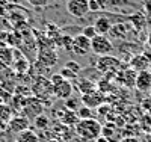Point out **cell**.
<instances>
[{
	"label": "cell",
	"instance_id": "1",
	"mask_svg": "<svg viewBox=\"0 0 151 142\" xmlns=\"http://www.w3.org/2000/svg\"><path fill=\"white\" fill-rule=\"evenodd\" d=\"M103 127L97 120L89 118V120H80L76 124V133L79 138L88 142H95L100 136H101Z\"/></svg>",
	"mask_w": 151,
	"mask_h": 142
},
{
	"label": "cell",
	"instance_id": "2",
	"mask_svg": "<svg viewBox=\"0 0 151 142\" xmlns=\"http://www.w3.org/2000/svg\"><path fill=\"white\" fill-rule=\"evenodd\" d=\"M32 94L40 101H48L53 95L52 80L45 79V77H36L32 83Z\"/></svg>",
	"mask_w": 151,
	"mask_h": 142
},
{
	"label": "cell",
	"instance_id": "3",
	"mask_svg": "<svg viewBox=\"0 0 151 142\" xmlns=\"http://www.w3.org/2000/svg\"><path fill=\"white\" fill-rule=\"evenodd\" d=\"M52 85H53V95L60 98V100H68L73 94V83L67 80L65 77H62L60 74L52 76Z\"/></svg>",
	"mask_w": 151,
	"mask_h": 142
},
{
	"label": "cell",
	"instance_id": "4",
	"mask_svg": "<svg viewBox=\"0 0 151 142\" xmlns=\"http://www.w3.org/2000/svg\"><path fill=\"white\" fill-rule=\"evenodd\" d=\"M91 51L98 56H107L113 51V44L106 35H97L91 40Z\"/></svg>",
	"mask_w": 151,
	"mask_h": 142
},
{
	"label": "cell",
	"instance_id": "5",
	"mask_svg": "<svg viewBox=\"0 0 151 142\" xmlns=\"http://www.w3.org/2000/svg\"><path fill=\"white\" fill-rule=\"evenodd\" d=\"M42 110H44V106L38 98L29 97V98H26V101L23 105V115L29 120L38 118L40 115H42Z\"/></svg>",
	"mask_w": 151,
	"mask_h": 142
},
{
	"label": "cell",
	"instance_id": "6",
	"mask_svg": "<svg viewBox=\"0 0 151 142\" xmlns=\"http://www.w3.org/2000/svg\"><path fill=\"white\" fill-rule=\"evenodd\" d=\"M67 11L76 18H82L89 12V0H67Z\"/></svg>",
	"mask_w": 151,
	"mask_h": 142
},
{
	"label": "cell",
	"instance_id": "7",
	"mask_svg": "<svg viewBox=\"0 0 151 142\" xmlns=\"http://www.w3.org/2000/svg\"><path fill=\"white\" fill-rule=\"evenodd\" d=\"M71 51L77 56H85L91 51V40H88L85 35H77L73 38V45H71Z\"/></svg>",
	"mask_w": 151,
	"mask_h": 142
},
{
	"label": "cell",
	"instance_id": "8",
	"mask_svg": "<svg viewBox=\"0 0 151 142\" xmlns=\"http://www.w3.org/2000/svg\"><path fill=\"white\" fill-rule=\"evenodd\" d=\"M29 118H26L24 115H14V118H12L9 123H8V128L12 132V133H21L24 130H27L29 128Z\"/></svg>",
	"mask_w": 151,
	"mask_h": 142
},
{
	"label": "cell",
	"instance_id": "9",
	"mask_svg": "<svg viewBox=\"0 0 151 142\" xmlns=\"http://www.w3.org/2000/svg\"><path fill=\"white\" fill-rule=\"evenodd\" d=\"M82 101L85 103V106L89 107V109L98 107V106H101L103 103H104V95L100 92V91H97V89H94V91L82 95Z\"/></svg>",
	"mask_w": 151,
	"mask_h": 142
},
{
	"label": "cell",
	"instance_id": "10",
	"mask_svg": "<svg viewBox=\"0 0 151 142\" xmlns=\"http://www.w3.org/2000/svg\"><path fill=\"white\" fill-rule=\"evenodd\" d=\"M141 92H148L151 89V73L150 71H141L136 76V85Z\"/></svg>",
	"mask_w": 151,
	"mask_h": 142
},
{
	"label": "cell",
	"instance_id": "11",
	"mask_svg": "<svg viewBox=\"0 0 151 142\" xmlns=\"http://www.w3.org/2000/svg\"><path fill=\"white\" fill-rule=\"evenodd\" d=\"M118 65H119V61L107 55V56H100L98 63H97V68H98L100 71H106V73H109L110 70H116Z\"/></svg>",
	"mask_w": 151,
	"mask_h": 142
},
{
	"label": "cell",
	"instance_id": "12",
	"mask_svg": "<svg viewBox=\"0 0 151 142\" xmlns=\"http://www.w3.org/2000/svg\"><path fill=\"white\" fill-rule=\"evenodd\" d=\"M14 50L11 48V45H8L6 43H2L0 41V62L5 63V65H12L14 62Z\"/></svg>",
	"mask_w": 151,
	"mask_h": 142
},
{
	"label": "cell",
	"instance_id": "13",
	"mask_svg": "<svg viewBox=\"0 0 151 142\" xmlns=\"http://www.w3.org/2000/svg\"><path fill=\"white\" fill-rule=\"evenodd\" d=\"M130 65L134 71H148V67H150V61L147 59L145 55H136L132 62H130Z\"/></svg>",
	"mask_w": 151,
	"mask_h": 142
},
{
	"label": "cell",
	"instance_id": "14",
	"mask_svg": "<svg viewBox=\"0 0 151 142\" xmlns=\"http://www.w3.org/2000/svg\"><path fill=\"white\" fill-rule=\"evenodd\" d=\"M14 118V109L8 103H0V124L3 127Z\"/></svg>",
	"mask_w": 151,
	"mask_h": 142
},
{
	"label": "cell",
	"instance_id": "15",
	"mask_svg": "<svg viewBox=\"0 0 151 142\" xmlns=\"http://www.w3.org/2000/svg\"><path fill=\"white\" fill-rule=\"evenodd\" d=\"M112 26H113V24H112L110 20L106 18V17H100V18H97L95 23H94V27H95V30H97L98 35H107V33L110 32V29H112Z\"/></svg>",
	"mask_w": 151,
	"mask_h": 142
},
{
	"label": "cell",
	"instance_id": "16",
	"mask_svg": "<svg viewBox=\"0 0 151 142\" xmlns=\"http://www.w3.org/2000/svg\"><path fill=\"white\" fill-rule=\"evenodd\" d=\"M40 61L44 63L45 67H48V68H52L55 63L58 62V58H56V55H55V51L53 50H41L40 51Z\"/></svg>",
	"mask_w": 151,
	"mask_h": 142
},
{
	"label": "cell",
	"instance_id": "17",
	"mask_svg": "<svg viewBox=\"0 0 151 142\" xmlns=\"http://www.w3.org/2000/svg\"><path fill=\"white\" fill-rule=\"evenodd\" d=\"M136 76L137 73L133 70V68H129V70H125L124 73L119 74V80L125 85V86H134L136 85Z\"/></svg>",
	"mask_w": 151,
	"mask_h": 142
},
{
	"label": "cell",
	"instance_id": "18",
	"mask_svg": "<svg viewBox=\"0 0 151 142\" xmlns=\"http://www.w3.org/2000/svg\"><path fill=\"white\" fill-rule=\"evenodd\" d=\"M15 142H40V139H38L36 133H33V130H29L27 128V130L18 133Z\"/></svg>",
	"mask_w": 151,
	"mask_h": 142
},
{
	"label": "cell",
	"instance_id": "19",
	"mask_svg": "<svg viewBox=\"0 0 151 142\" xmlns=\"http://www.w3.org/2000/svg\"><path fill=\"white\" fill-rule=\"evenodd\" d=\"M77 88H79V92H80L82 95H85V94H88V92L94 91V83H92L91 80H88V79H80Z\"/></svg>",
	"mask_w": 151,
	"mask_h": 142
},
{
	"label": "cell",
	"instance_id": "20",
	"mask_svg": "<svg viewBox=\"0 0 151 142\" xmlns=\"http://www.w3.org/2000/svg\"><path fill=\"white\" fill-rule=\"evenodd\" d=\"M77 117H79V120H89V118H92L94 117V115H92V109L86 107V106L79 107L77 109Z\"/></svg>",
	"mask_w": 151,
	"mask_h": 142
},
{
	"label": "cell",
	"instance_id": "21",
	"mask_svg": "<svg viewBox=\"0 0 151 142\" xmlns=\"http://www.w3.org/2000/svg\"><path fill=\"white\" fill-rule=\"evenodd\" d=\"M82 35H85L88 40H92V38H95L98 33H97L94 24H92V26H86V27H83V29H82Z\"/></svg>",
	"mask_w": 151,
	"mask_h": 142
},
{
	"label": "cell",
	"instance_id": "22",
	"mask_svg": "<svg viewBox=\"0 0 151 142\" xmlns=\"http://www.w3.org/2000/svg\"><path fill=\"white\" fill-rule=\"evenodd\" d=\"M33 124H35V127H38V128H45V127L48 125V118L42 113V115H40L38 118L33 120Z\"/></svg>",
	"mask_w": 151,
	"mask_h": 142
},
{
	"label": "cell",
	"instance_id": "23",
	"mask_svg": "<svg viewBox=\"0 0 151 142\" xmlns=\"http://www.w3.org/2000/svg\"><path fill=\"white\" fill-rule=\"evenodd\" d=\"M65 68H67V70H70V71H71V73H74V74H79L82 67L79 65L77 62H73V61H70V62H67V63H65Z\"/></svg>",
	"mask_w": 151,
	"mask_h": 142
},
{
	"label": "cell",
	"instance_id": "24",
	"mask_svg": "<svg viewBox=\"0 0 151 142\" xmlns=\"http://www.w3.org/2000/svg\"><path fill=\"white\" fill-rule=\"evenodd\" d=\"M26 2L33 8H44L48 5V0H26Z\"/></svg>",
	"mask_w": 151,
	"mask_h": 142
},
{
	"label": "cell",
	"instance_id": "25",
	"mask_svg": "<svg viewBox=\"0 0 151 142\" xmlns=\"http://www.w3.org/2000/svg\"><path fill=\"white\" fill-rule=\"evenodd\" d=\"M9 3H8V0H0V17H5L6 15V12L9 11Z\"/></svg>",
	"mask_w": 151,
	"mask_h": 142
},
{
	"label": "cell",
	"instance_id": "26",
	"mask_svg": "<svg viewBox=\"0 0 151 142\" xmlns=\"http://www.w3.org/2000/svg\"><path fill=\"white\" fill-rule=\"evenodd\" d=\"M67 107L70 109V110H73V112H76V110H77V100H76V98H68L67 100Z\"/></svg>",
	"mask_w": 151,
	"mask_h": 142
},
{
	"label": "cell",
	"instance_id": "27",
	"mask_svg": "<svg viewBox=\"0 0 151 142\" xmlns=\"http://www.w3.org/2000/svg\"><path fill=\"white\" fill-rule=\"evenodd\" d=\"M9 21L5 18V17H0V32H8L9 29Z\"/></svg>",
	"mask_w": 151,
	"mask_h": 142
},
{
	"label": "cell",
	"instance_id": "28",
	"mask_svg": "<svg viewBox=\"0 0 151 142\" xmlns=\"http://www.w3.org/2000/svg\"><path fill=\"white\" fill-rule=\"evenodd\" d=\"M98 9H101L98 0H89V12H94V11H98Z\"/></svg>",
	"mask_w": 151,
	"mask_h": 142
},
{
	"label": "cell",
	"instance_id": "29",
	"mask_svg": "<svg viewBox=\"0 0 151 142\" xmlns=\"http://www.w3.org/2000/svg\"><path fill=\"white\" fill-rule=\"evenodd\" d=\"M119 142H142L137 136H124Z\"/></svg>",
	"mask_w": 151,
	"mask_h": 142
},
{
	"label": "cell",
	"instance_id": "30",
	"mask_svg": "<svg viewBox=\"0 0 151 142\" xmlns=\"http://www.w3.org/2000/svg\"><path fill=\"white\" fill-rule=\"evenodd\" d=\"M95 142H112V139H107V138H104V136H100Z\"/></svg>",
	"mask_w": 151,
	"mask_h": 142
},
{
	"label": "cell",
	"instance_id": "31",
	"mask_svg": "<svg viewBox=\"0 0 151 142\" xmlns=\"http://www.w3.org/2000/svg\"><path fill=\"white\" fill-rule=\"evenodd\" d=\"M148 44L151 45V32H150V35H148Z\"/></svg>",
	"mask_w": 151,
	"mask_h": 142
},
{
	"label": "cell",
	"instance_id": "32",
	"mask_svg": "<svg viewBox=\"0 0 151 142\" xmlns=\"http://www.w3.org/2000/svg\"><path fill=\"white\" fill-rule=\"evenodd\" d=\"M2 128H3V125H2V124H0V130H2Z\"/></svg>",
	"mask_w": 151,
	"mask_h": 142
},
{
	"label": "cell",
	"instance_id": "33",
	"mask_svg": "<svg viewBox=\"0 0 151 142\" xmlns=\"http://www.w3.org/2000/svg\"><path fill=\"white\" fill-rule=\"evenodd\" d=\"M0 103H3V101H0Z\"/></svg>",
	"mask_w": 151,
	"mask_h": 142
}]
</instances>
